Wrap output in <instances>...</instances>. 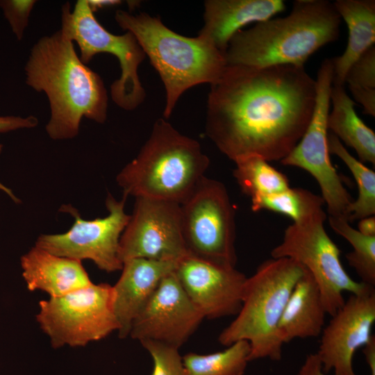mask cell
Listing matches in <instances>:
<instances>
[{"mask_svg":"<svg viewBox=\"0 0 375 375\" xmlns=\"http://www.w3.org/2000/svg\"><path fill=\"white\" fill-rule=\"evenodd\" d=\"M316 81L304 66L227 65L210 85L206 133L230 160L285 158L311 119Z\"/></svg>","mask_w":375,"mask_h":375,"instance_id":"6da1fadb","label":"cell"},{"mask_svg":"<svg viewBox=\"0 0 375 375\" xmlns=\"http://www.w3.org/2000/svg\"><path fill=\"white\" fill-rule=\"evenodd\" d=\"M26 83L49 99L46 131L53 140L76 137L82 118L103 124L108 94L101 76L82 62L73 40L61 28L33 47L24 68Z\"/></svg>","mask_w":375,"mask_h":375,"instance_id":"7a4b0ae2","label":"cell"},{"mask_svg":"<svg viewBox=\"0 0 375 375\" xmlns=\"http://www.w3.org/2000/svg\"><path fill=\"white\" fill-rule=\"evenodd\" d=\"M341 17L333 2L297 0L290 13L238 31L224 56L228 65L303 66L308 58L340 35Z\"/></svg>","mask_w":375,"mask_h":375,"instance_id":"3957f363","label":"cell"},{"mask_svg":"<svg viewBox=\"0 0 375 375\" xmlns=\"http://www.w3.org/2000/svg\"><path fill=\"white\" fill-rule=\"evenodd\" d=\"M115 19L122 29L135 36L160 77L165 90V119L172 115L187 90L214 83L227 66L224 53L208 40L180 35L158 17L118 10Z\"/></svg>","mask_w":375,"mask_h":375,"instance_id":"277c9868","label":"cell"},{"mask_svg":"<svg viewBox=\"0 0 375 375\" xmlns=\"http://www.w3.org/2000/svg\"><path fill=\"white\" fill-rule=\"evenodd\" d=\"M210 165L199 142L158 119L138 156L118 174L124 197L181 204L205 176Z\"/></svg>","mask_w":375,"mask_h":375,"instance_id":"5b68a950","label":"cell"},{"mask_svg":"<svg viewBox=\"0 0 375 375\" xmlns=\"http://www.w3.org/2000/svg\"><path fill=\"white\" fill-rule=\"evenodd\" d=\"M305 268L287 258H272L262 262L247 277L241 308L234 319L219 333V342L228 347L246 340L249 360L268 358L279 361L283 342L278 323L297 281Z\"/></svg>","mask_w":375,"mask_h":375,"instance_id":"8992f818","label":"cell"},{"mask_svg":"<svg viewBox=\"0 0 375 375\" xmlns=\"http://www.w3.org/2000/svg\"><path fill=\"white\" fill-rule=\"evenodd\" d=\"M61 28L77 43L84 64L100 53H110L118 59L120 76L110 85L111 98L117 106L133 110L143 103L146 92L138 69L146 55L131 33H110L97 19L87 0L77 1L72 11L69 3L62 6Z\"/></svg>","mask_w":375,"mask_h":375,"instance_id":"52a82bcc","label":"cell"},{"mask_svg":"<svg viewBox=\"0 0 375 375\" xmlns=\"http://www.w3.org/2000/svg\"><path fill=\"white\" fill-rule=\"evenodd\" d=\"M36 320L53 348L83 347L106 338L119 324L114 291L107 283L94 284L39 302Z\"/></svg>","mask_w":375,"mask_h":375,"instance_id":"ba28073f","label":"cell"},{"mask_svg":"<svg viewBox=\"0 0 375 375\" xmlns=\"http://www.w3.org/2000/svg\"><path fill=\"white\" fill-rule=\"evenodd\" d=\"M326 218L322 209L305 222L289 225L271 256L292 259L307 269L318 285L326 313L333 316L345 301L344 292L359 294L369 285L354 281L344 269L340 250L325 230Z\"/></svg>","mask_w":375,"mask_h":375,"instance_id":"9c48e42d","label":"cell"},{"mask_svg":"<svg viewBox=\"0 0 375 375\" xmlns=\"http://www.w3.org/2000/svg\"><path fill=\"white\" fill-rule=\"evenodd\" d=\"M235 215L225 185L204 176L181 204V229L188 254L235 267Z\"/></svg>","mask_w":375,"mask_h":375,"instance_id":"30bf717a","label":"cell"},{"mask_svg":"<svg viewBox=\"0 0 375 375\" xmlns=\"http://www.w3.org/2000/svg\"><path fill=\"white\" fill-rule=\"evenodd\" d=\"M333 74L332 58L325 59L315 80V104L310 123L298 144L280 162L310 174L319 185L328 216L349 222V208L353 200L331 162L327 143V119Z\"/></svg>","mask_w":375,"mask_h":375,"instance_id":"8fae6325","label":"cell"},{"mask_svg":"<svg viewBox=\"0 0 375 375\" xmlns=\"http://www.w3.org/2000/svg\"><path fill=\"white\" fill-rule=\"evenodd\" d=\"M126 199L123 197L117 201L108 194L106 201L108 215L92 220L83 219L73 207L63 206V210L74 217L71 228L61 234L41 235L35 247L58 256L80 261L90 260L108 273L121 270L119 240L130 219L124 211Z\"/></svg>","mask_w":375,"mask_h":375,"instance_id":"7c38bea8","label":"cell"},{"mask_svg":"<svg viewBox=\"0 0 375 375\" xmlns=\"http://www.w3.org/2000/svg\"><path fill=\"white\" fill-rule=\"evenodd\" d=\"M188 255L181 229V204L136 197L119 246V258L176 261Z\"/></svg>","mask_w":375,"mask_h":375,"instance_id":"4fadbf2b","label":"cell"},{"mask_svg":"<svg viewBox=\"0 0 375 375\" xmlns=\"http://www.w3.org/2000/svg\"><path fill=\"white\" fill-rule=\"evenodd\" d=\"M374 322L375 289L368 285L359 294H351L322 329L316 353L326 374L356 375L353 356L372 338Z\"/></svg>","mask_w":375,"mask_h":375,"instance_id":"5bb4252c","label":"cell"},{"mask_svg":"<svg viewBox=\"0 0 375 375\" xmlns=\"http://www.w3.org/2000/svg\"><path fill=\"white\" fill-rule=\"evenodd\" d=\"M203 319L174 271L161 280L133 321L129 336L140 342L151 340L179 349Z\"/></svg>","mask_w":375,"mask_h":375,"instance_id":"9a60e30c","label":"cell"},{"mask_svg":"<svg viewBox=\"0 0 375 375\" xmlns=\"http://www.w3.org/2000/svg\"><path fill=\"white\" fill-rule=\"evenodd\" d=\"M174 273L204 318L235 316L239 312L247 277L235 267L188 254L178 261Z\"/></svg>","mask_w":375,"mask_h":375,"instance_id":"2e32d148","label":"cell"},{"mask_svg":"<svg viewBox=\"0 0 375 375\" xmlns=\"http://www.w3.org/2000/svg\"><path fill=\"white\" fill-rule=\"evenodd\" d=\"M177 262L146 258H133L123 262L122 274L112 286L119 338L129 336L133 321L161 280L174 271Z\"/></svg>","mask_w":375,"mask_h":375,"instance_id":"e0dca14e","label":"cell"},{"mask_svg":"<svg viewBox=\"0 0 375 375\" xmlns=\"http://www.w3.org/2000/svg\"><path fill=\"white\" fill-rule=\"evenodd\" d=\"M203 5V25L198 35L224 53L243 26L265 22L285 8L282 0H206Z\"/></svg>","mask_w":375,"mask_h":375,"instance_id":"ac0fdd59","label":"cell"},{"mask_svg":"<svg viewBox=\"0 0 375 375\" xmlns=\"http://www.w3.org/2000/svg\"><path fill=\"white\" fill-rule=\"evenodd\" d=\"M22 276L28 290L58 297L92 282L81 261L58 256L34 247L21 257Z\"/></svg>","mask_w":375,"mask_h":375,"instance_id":"d6986e66","label":"cell"},{"mask_svg":"<svg viewBox=\"0 0 375 375\" xmlns=\"http://www.w3.org/2000/svg\"><path fill=\"white\" fill-rule=\"evenodd\" d=\"M326 314L318 285L305 269L292 289L278 323L284 344L295 338L320 335Z\"/></svg>","mask_w":375,"mask_h":375,"instance_id":"ffe728a7","label":"cell"},{"mask_svg":"<svg viewBox=\"0 0 375 375\" xmlns=\"http://www.w3.org/2000/svg\"><path fill=\"white\" fill-rule=\"evenodd\" d=\"M333 4L349 30L345 51L341 56L332 58L333 85H344L349 67L365 51L374 45L375 1L337 0Z\"/></svg>","mask_w":375,"mask_h":375,"instance_id":"44dd1931","label":"cell"},{"mask_svg":"<svg viewBox=\"0 0 375 375\" xmlns=\"http://www.w3.org/2000/svg\"><path fill=\"white\" fill-rule=\"evenodd\" d=\"M333 110L327 119L328 129L352 148L361 162L375 165V133L356 112L353 100L344 85H333L331 96Z\"/></svg>","mask_w":375,"mask_h":375,"instance_id":"7402d4cb","label":"cell"},{"mask_svg":"<svg viewBox=\"0 0 375 375\" xmlns=\"http://www.w3.org/2000/svg\"><path fill=\"white\" fill-rule=\"evenodd\" d=\"M233 176L243 193L251 200L290 188L285 174L278 172L263 158L252 156L240 158L235 162Z\"/></svg>","mask_w":375,"mask_h":375,"instance_id":"603a6c76","label":"cell"},{"mask_svg":"<svg viewBox=\"0 0 375 375\" xmlns=\"http://www.w3.org/2000/svg\"><path fill=\"white\" fill-rule=\"evenodd\" d=\"M250 346L247 341L235 342L223 351L182 356L186 375H244L249 362Z\"/></svg>","mask_w":375,"mask_h":375,"instance_id":"cb8c5ba5","label":"cell"},{"mask_svg":"<svg viewBox=\"0 0 375 375\" xmlns=\"http://www.w3.org/2000/svg\"><path fill=\"white\" fill-rule=\"evenodd\" d=\"M329 153L339 157L351 172L358 186V196L350 206L349 222L375 215V172L353 157L341 141L328 133Z\"/></svg>","mask_w":375,"mask_h":375,"instance_id":"d4e9b609","label":"cell"},{"mask_svg":"<svg viewBox=\"0 0 375 375\" xmlns=\"http://www.w3.org/2000/svg\"><path fill=\"white\" fill-rule=\"evenodd\" d=\"M254 212L267 210L290 217L293 223L301 224L323 209L322 197L301 188H289L282 192L251 200Z\"/></svg>","mask_w":375,"mask_h":375,"instance_id":"484cf974","label":"cell"},{"mask_svg":"<svg viewBox=\"0 0 375 375\" xmlns=\"http://www.w3.org/2000/svg\"><path fill=\"white\" fill-rule=\"evenodd\" d=\"M331 228L351 245L353 251L347 253L349 266L353 268L362 283L375 285V236L369 237L350 226V222L328 216Z\"/></svg>","mask_w":375,"mask_h":375,"instance_id":"4316f807","label":"cell"},{"mask_svg":"<svg viewBox=\"0 0 375 375\" xmlns=\"http://www.w3.org/2000/svg\"><path fill=\"white\" fill-rule=\"evenodd\" d=\"M366 115L375 116V46L365 51L349 67L344 79Z\"/></svg>","mask_w":375,"mask_h":375,"instance_id":"83f0119b","label":"cell"},{"mask_svg":"<svg viewBox=\"0 0 375 375\" xmlns=\"http://www.w3.org/2000/svg\"><path fill=\"white\" fill-rule=\"evenodd\" d=\"M140 343L153 360L151 375H186L178 348L151 340Z\"/></svg>","mask_w":375,"mask_h":375,"instance_id":"f1b7e54d","label":"cell"},{"mask_svg":"<svg viewBox=\"0 0 375 375\" xmlns=\"http://www.w3.org/2000/svg\"><path fill=\"white\" fill-rule=\"evenodd\" d=\"M35 3V0L0 1V6L4 16L19 40L23 38L31 10Z\"/></svg>","mask_w":375,"mask_h":375,"instance_id":"f546056e","label":"cell"},{"mask_svg":"<svg viewBox=\"0 0 375 375\" xmlns=\"http://www.w3.org/2000/svg\"><path fill=\"white\" fill-rule=\"evenodd\" d=\"M38 120L34 116L22 117L19 116H0V133H6L20 128H30L38 125ZM0 144V153L2 150ZM0 190L8 194L15 203H19V199L12 191L0 182Z\"/></svg>","mask_w":375,"mask_h":375,"instance_id":"4dcf8cb0","label":"cell"},{"mask_svg":"<svg viewBox=\"0 0 375 375\" xmlns=\"http://www.w3.org/2000/svg\"><path fill=\"white\" fill-rule=\"evenodd\" d=\"M297 375H326L316 353H309L306 356Z\"/></svg>","mask_w":375,"mask_h":375,"instance_id":"1f68e13d","label":"cell"},{"mask_svg":"<svg viewBox=\"0 0 375 375\" xmlns=\"http://www.w3.org/2000/svg\"><path fill=\"white\" fill-rule=\"evenodd\" d=\"M362 352L367 363L370 375H375V337L372 335L370 340L363 347Z\"/></svg>","mask_w":375,"mask_h":375,"instance_id":"d6a6232c","label":"cell"},{"mask_svg":"<svg viewBox=\"0 0 375 375\" xmlns=\"http://www.w3.org/2000/svg\"><path fill=\"white\" fill-rule=\"evenodd\" d=\"M358 227V231H360L362 234L369 237L375 236L374 215L360 219L359 220Z\"/></svg>","mask_w":375,"mask_h":375,"instance_id":"836d02e7","label":"cell"},{"mask_svg":"<svg viewBox=\"0 0 375 375\" xmlns=\"http://www.w3.org/2000/svg\"><path fill=\"white\" fill-rule=\"evenodd\" d=\"M91 10L94 12L99 9L113 6L121 3L118 0H87Z\"/></svg>","mask_w":375,"mask_h":375,"instance_id":"e575fe53","label":"cell"}]
</instances>
